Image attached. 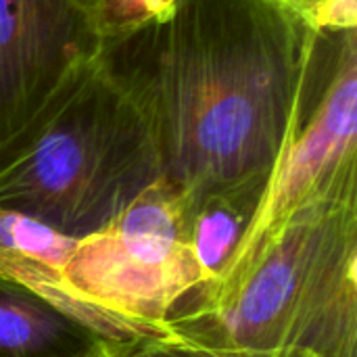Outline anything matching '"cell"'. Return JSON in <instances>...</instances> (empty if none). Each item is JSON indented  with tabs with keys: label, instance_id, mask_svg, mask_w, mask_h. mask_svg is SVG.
I'll list each match as a JSON object with an SVG mask.
<instances>
[{
	"label": "cell",
	"instance_id": "1",
	"mask_svg": "<svg viewBox=\"0 0 357 357\" xmlns=\"http://www.w3.org/2000/svg\"><path fill=\"white\" fill-rule=\"evenodd\" d=\"M113 50L144 94L165 178L192 199L270 184L310 107L322 31L274 0H182Z\"/></svg>",
	"mask_w": 357,
	"mask_h": 357
},
{
	"label": "cell",
	"instance_id": "2",
	"mask_svg": "<svg viewBox=\"0 0 357 357\" xmlns=\"http://www.w3.org/2000/svg\"><path fill=\"white\" fill-rule=\"evenodd\" d=\"M161 178L149 105L115 50L0 146V209L75 241L102 230Z\"/></svg>",
	"mask_w": 357,
	"mask_h": 357
},
{
	"label": "cell",
	"instance_id": "3",
	"mask_svg": "<svg viewBox=\"0 0 357 357\" xmlns=\"http://www.w3.org/2000/svg\"><path fill=\"white\" fill-rule=\"evenodd\" d=\"M186 341L357 357V201L320 205L261 241L169 314Z\"/></svg>",
	"mask_w": 357,
	"mask_h": 357
},
{
	"label": "cell",
	"instance_id": "4",
	"mask_svg": "<svg viewBox=\"0 0 357 357\" xmlns=\"http://www.w3.org/2000/svg\"><path fill=\"white\" fill-rule=\"evenodd\" d=\"M67 293L149 341L176 337L167 318L197 287L182 192L167 180L142 190L102 230L79 238L63 270Z\"/></svg>",
	"mask_w": 357,
	"mask_h": 357
},
{
	"label": "cell",
	"instance_id": "5",
	"mask_svg": "<svg viewBox=\"0 0 357 357\" xmlns=\"http://www.w3.org/2000/svg\"><path fill=\"white\" fill-rule=\"evenodd\" d=\"M320 31L322 56L310 107L230 268L301 213L357 201V29Z\"/></svg>",
	"mask_w": 357,
	"mask_h": 357
},
{
	"label": "cell",
	"instance_id": "6",
	"mask_svg": "<svg viewBox=\"0 0 357 357\" xmlns=\"http://www.w3.org/2000/svg\"><path fill=\"white\" fill-rule=\"evenodd\" d=\"M102 54L94 0H0V146Z\"/></svg>",
	"mask_w": 357,
	"mask_h": 357
},
{
	"label": "cell",
	"instance_id": "7",
	"mask_svg": "<svg viewBox=\"0 0 357 357\" xmlns=\"http://www.w3.org/2000/svg\"><path fill=\"white\" fill-rule=\"evenodd\" d=\"M0 354L6 357H117L79 320L0 274Z\"/></svg>",
	"mask_w": 357,
	"mask_h": 357
},
{
	"label": "cell",
	"instance_id": "8",
	"mask_svg": "<svg viewBox=\"0 0 357 357\" xmlns=\"http://www.w3.org/2000/svg\"><path fill=\"white\" fill-rule=\"evenodd\" d=\"M268 186L247 184L207 192L184 201V232L190 255L201 274V287L213 289L236 257Z\"/></svg>",
	"mask_w": 357,
	"mask_h": 357
},
{
	"label": "cell",
	"instance_id": "9",
	"mask_svg": "<svg viewBox=\"0 0 357 357\" xmlns=\"http://www.w3.org/2000/svg\"><path fill=\"white\" fill-rule=\"evenodd\" d=\"M75 243L33 218L0 209V264L29 259L61 272Z\"/></svg>",
	"mask_w": 357,
	"mask_h": 357
},
{
	"label": "cell",
	"instance_id": "10",
	"mask_svg": "<svg viewBox=\"0 0 357 357\" xmlns=\"http://www.w3.org/2000/svg\"><path fill=\"white\" fill-rule=\"evenodd\" d=\"M182 0H94V23L105 50H113L163 23Z\"/></svg>",
	"mask_w": 357,
	"mask_h": 357
},
{
	"label": "cell",
	"instance_id": "11",
	"mask_svg": "<svg viewBox=\"0 0 357 357\" xmlns=\"http://www.w3.org/2000/svg\"><path fill=\"white\" fill-rule=\"evenodd\" d=\"M119 357H314L301 349H236V347H215V345H201L180 337L151 341L128 349Z\"/></svg>",
	"mask_w": 357,
	"mask_h": 357
},
{
	"label": "cell",
	"instance_id": "12",
	"mask_svg": "<svg viewBox=\"0 0 357 357\" xmlns=\"http://www.w3.org/2000/svg\"><path fill=\"white\" fill-rule=\"evenodd\" d=\"M312 23L316 29H357V0H324Z\"/></svg>",
	"mask_w": 357,
	"mask_h": 357
},
{
	"label": "cell",
	"instance_id": "13",
	"mask_svg": "<svg viewBox=\"0 0 357 357\" xmlns=\"http://www.w3.org/2000/svg\"><path fill=\"white\" fill-rule=\"evenodd\" d=\"M274 2H278V4H282V6H287V8L299 13L301 17H305V19L312 23L316 10L320 8V4H322L324 0H274ZM312 25H314V23H312Z\"/></svg>",
	"mask_w": 357,
	"mask_h": 357
},
{
	"label": "cell",
	"instance_id": "14",
	"mask_svg": "<svg viewBox=\"0 0 357 357\" xmlns=\"http://www.w3.org/2000/svg\"><path fill=\"white\" fill-rule=\"evenodd\" d=\"M0 357H6V356H2V354H0Z\"/></svg>",
	"mask_w": 357,
	"mask_h": 357
}]
</instances>
